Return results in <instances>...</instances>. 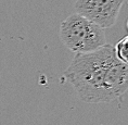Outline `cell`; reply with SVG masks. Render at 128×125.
Segmentation results:
<instances>
[{
  "mask_svg": "<svg viewBox=\"0 0 128 125\" xmlns=\"http://www.w3.org/2000/svg\"><path fill=\"white\" fill-rule=\"evenodd\" d=\"M127 27H128V21H127Z\"/></svg>",
  "mask_w": 128,
  "mask_h": 125,
  "instance_id": "cell-5",
  "label": "cell"
},
{
  "mask_svg": "<svg viewBox=\"0 0 128 125\" xmlns=\"http://www.w3.org/2000/svg\"><path fill=\"white\" fill-rule=\"evenodd\" d=\"M114 53L117 60L122 63L128 64V35L117 41L114 47Z\"/></svg>",
  "mask_w": 128,
  "mask_h": 125,
  "instance_id": "cell-4",
  "label": "cell"
},
{
  "mask_svg": "<svg viewBox=\"0 0 128 125\" xmlns=\"http://www.w3.org/2000/svg\"><path fill=\"white\" fill-rule=\"evenodd\" d=\"M60 38L68 50L85 53L106 45L104 30L82 15L73 13L61 23Z\"/></svg>",
  "mask_w": 128,
  "mask_h": 125,
  "instance_id": "cell-2",
  "label": "cell"
},
{
  "mask_svg": "<svg viewBox=\"0 0 128 125\" xmlns=\"http://www.w3.org/2000/svg\"><path fill=\"white\" fill-rule=\"evenodd\" d=\"M64 77L87 103H108L128 90V64L117 60L114 47L108 44L90 52L76 53Z\"/></svg>",
  "mask_w": 128,
  "mask_h": 125,
  "instance_id": "cell-1",
  "label": "cell"
},
{
  "mask_svg": "<svg viewBox=\"0 0 128 125\" xmlns=\"http://www.w3.org/2000/svg\"><path fill=\"white\" fill-rule=\"evenodd\" d=\"M125 0H76V13L82 15L103 30L116 23Z\"/></svg>",
  "mask_w": 128,
  "mask_h": 125,
  "instance_id": "cell-3",
  "label": "cell"
}]
</instances>
